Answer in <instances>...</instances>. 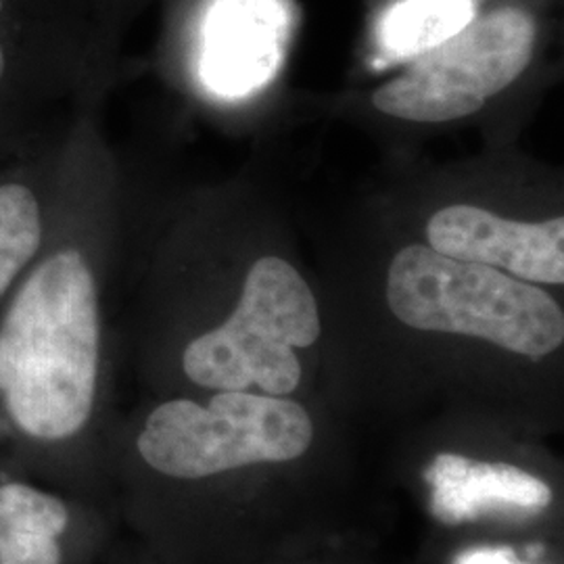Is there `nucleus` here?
I'll list each match as a JSON object with an SVG mask.
<instances>
[{
  "label": "nucleus",
  "instance_id": "nucleus-14",
  "mask_svg": "<svg viewBox=\"0 0 564 564\" xmlns=\"http://www.w3.org/2000/svg\"><path fill=\"white\" fill-rule=\"evenodd\" d=\"M475 2H479V0H475Z\"/></svg>",
  "mask_w": 564,
  "mask_h": 564
},
{
  "label": "nucleus",
  "instance_id": "nucleus-3",
  "mask_svg": "<svg viewBox=\"0 0 564 564\" xmlns=\"http://www.w3.org/2000/svg\"><path fill=\"white\" fill-rule=\"evenodd\" d=\"M318 337V303L302 274L281 258H262L249 270L232 316L184 347L182 370L203 389L260 387L282 398L302 381L293 349Z\"/></svg>",
  "mask_w": 564,
  "mask_h": 564
},
{
  "label": "nucleus",
  "instance_id": "nucleus-12",
  "mask_svg": "<svg viewBox=\"0 0 564 564\" xmlns=\"http://www.w3.org/2000/svg\"><path fill=\"white\" fill-rule=\"evenodd\" d=\"M477 18L475 0H398L377 21L375 65L414 61Z\"/></svg>",
  "mask_w": 564,
  "mask_h": 564
},
{
  "label": "nucleus",
  "instance_id": "nucleus-9",
  "mask_svg": "<svg viewBox=\"0 0 564 564\" xmlns=\"http://www.w3.org/2000/svg\"><path fill=\"white\" fill-rule=\"evenodd\" d=\"M426 237L452 260L484 263L521 281L564 282L563 218L512 223L481 207L452 205L431 218Z\"/></svg>",
  "mask_w": 564,
  "mask_h": 564
},
{
  "label": "nucleus",
  "instance_id": "nucleus-7",
  "mask_svg": "<svg viewBox=\"0 0 564 564\" xmlns=\"http://www.w3.org/2000/svg\"><path fill=\"white\" fill-rule=\"evenodd\" d=\"M84 126L0 153V303L41 260L80 186Z\"/></svg>",
  "mask_w": 564,
  "mask_h": 564
},
{
  "label": "nucleus",
  "instance_id": "nucleus-6",
  "mask_svg": "<svg viewBox=\"0 0 564 564\" xmlns=\"http://www.w3.org/2000/svg\"><path fill=\"white\" fill-rule=\"evenodd\" d=\"M535 21L521 9L475 18L440 46L426 51L400 78L381 86L379 111L410 121L458 120L479 111L529 65Z\"/></svg>",
  "mask_w": 564,
  "mask_h": 564
},
{
  "label": "nucleus",
  "instance_id": "nucleus-10",
  "mask_svg": "<svg viewBox=\"0 0 564 564\" xmlns=\"http://www.w3.org/2000/svg\"><path fill=\"white\" fill-rule=\"evenodd\" d=\"M431 487V512L445 524L475 521L489 512H542L552 489L523 468L479 463L460 454H440L424 470Z\"/></svg>",
  "mask_w": 564,
  "mask_h": 564
},
{
  "label": "nucleus",
  "instance_id": "nucleus-5",
  "mask_svg": "<svg viewBox=\"0 0 564 564\" xmlns=\"http://www.w3.org/2000/svg\"><path fill=\"white\" fill-rule=\"evenodd\" d=\"M86 76L76 0H0V153L84 123Z\"/></svg>",
  "mask_w": 564,
  "mask_h": 564
},
{
  "label": "nucleus",
  "instance_id": "nucleus-13",
  "mask_svg": "<svg viewBox=\"0 0 564 564\" xmlns=\"http://www.w3.org/2000/svg\"><path fill=\"white\" fill-rule=\"evenodd\" d=\"M454 564H527L510 547H473L463 552Z\"/></svg>",
  "mask_w": 564,
  "mask_h": 564
},
{
  "label": "nucleus",
  "instance_id": "nucleus-11",
  "mask_svg": "<svg viewBox=\"0 0 564 564\" xmlns=\"http://www.w3.org/2000/svg\"><path fill=\"white\" fill-rule=\"evenodd\" d=\"M72 512L57 494L25 481L0 484V564H63Z\"/></svg>",
  "mask_w": 564,
  "mask_h": 564
},
{
  "label": "nucleus",
  "instance_id": "nucleus-1",
  "mask_svg": "<svg viewBox=\"0 0 564 564\" xmlns=\"http://www.w3.org/2000/svg\"><path fill=\"white\" fill-rule=\"evenodd\" d=\"M101 362V274L86 165L55 239L0 303L2 421L34 444L78 437L97 408Z\"/></svg>",
  "mask_w": 564,
  "mask_h": 564
},
{
  "label": "nucleus",
  "instance_id": "nucleus-2",
  "mask_svg": "<svg viewBox=\"0 0 564 564\" xmlns=\"http://www.w3.org/2000/svg\"><path fill=\"white\" fill-rule=\"evenodd\" d=\"M387 302L412 328L477 337L527 358H544L564 341L563 310L542 289L426 245L395 256Z\"/></svg>",
  "mask_w": 564,
  "mask_h": 564
},
{
  "label": "nucleus",
  "instance_id": "nucleus-8",
  "mask_svg": "<svg viewBox=\"0 0 564 564\" xmlns=\"http://www.w3.org/2000/svg\"><path fill=\"white\" fill-rule=\"evenodd\" d=\"M293 28L291 0H207L199 80L224 101L251 97L274 80Z\"/></svg>",
  "mask_w": 564,
  "mask_h": 564
},
{
  "label": "nucleus",
  "instance_id": "nucleus-4",
  "mask_svg": "<svg viewBox=\"0 0 564 564\" xmlns=\"http://www.w3.org/2000/svg\"><path fill=\"white\" fill-rule=\"evenodd\" d=\"M312 421L279 395L220 391L207 405L178 398L160 403L142 424V460L172 479H207L242 466L289 463L312 444Z\"/></svg>",
  "mask_w": 564,
  "mask_h": 564
}]
</instances>
